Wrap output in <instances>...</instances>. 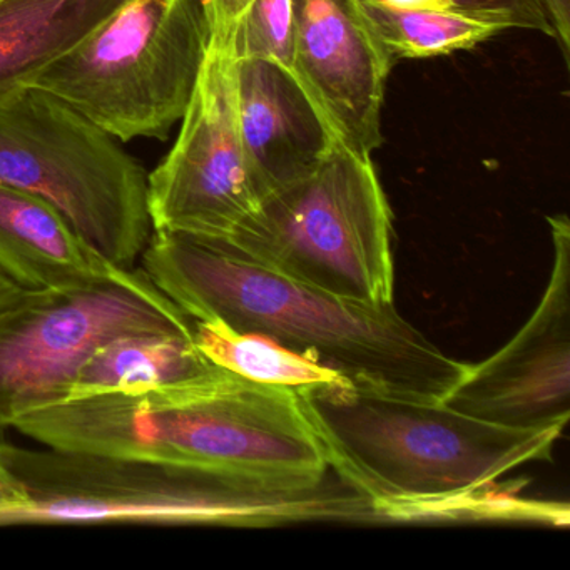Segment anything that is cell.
Here are the masks:
<instances>
[{
  "mask_svg": "<svg viewBox=\"0 0 570 570\" xmlns=\"http://www.w3.org/2000/svg\"><path fill=\"white\" fill-rule=\"evenodd\" d=\"M139 263L195 322L269 336L353 385L443 400L470 368L410 325L393 303L370 305L322 292L215 239L153 232Z\"/></svg>",
  "mask_w": 570,
  "mask_h": 570,
  "instance_id": "obj_1",
  "label": "cell"
},
{
  "mask_svg": "<svg viewBox=\"0 0 570 570\" xmlns=\"http://www.w3.org/2000/svg\"><path fill=\"white\" fill-rule=\"evenodd\" d=\"M330 466L386 520L489 515V490L510 470L552 459L562 430L513 429L346 382L296 390Z\"/></svg>",
  "mask_w": 570,
  "mask_h": 570,
  "instance_id": "obj_2",
  "label": "cell"
},
{
  "mask_svg": "<svg viewBox=\"0 0 570 570\" xmlns=\"http://www.w3.org/2000/svg\"><path fill=\"white\" fill-rule=\"evenodd\" d=\"M14 429L45 446L149 456L275 480H320L328 456L296 390L213 365L191 379L135 393L69 400Z\"/></svg>",
  "mask_w": 570,
  "mask_h": 570,
  "instance_id": "obj_3",
  "label": "cell"
},
{
  "mask_svg": "<svg viewBox=\"0 0 570 570\" xmlns=\"http://www.w3.org/2000/svg\"><path fill=\"white\" fill-rule=\"evenodd\" d=\"M0 462L19 503L0 525L19 523H209L269 525L353 520L355 492L332 473L275 480L149 456L28 449L0 442Z\"/></svg>",
  "mask_w": 570,
  "mask_h": 570,
  "instance_id": "obj_4",
  "label": "cell"
},
{
  "mask_svg": "<svg viewBox=\"0 0 570 570\" xmlns=\"http://www.w3.org/2000/svg\"><path fill=\"white\" fill-rule=\"evenodd\" d=\"M392 233L372 156L338 139L312 175L269 196L215 242L313 288L383 305L395 295Z\"/></svg>",
  "mask_w": 570,
  "mask_h": 570,
  "instance_id": "obj_5",
  "label": "cell"
},
{
  "mask_svg": "<svg viewBox=\"0 0 570 570\" xmlns=\"http://www.w3.org/2000/svg\"><path fill=\"white\" fill-rule=\"evenodd\" d=\"M0 183L51 203L118 268H135L151 239L141 163L121 141L35 86L0 92Z\"/></svg>",
  "mask_w": 570,
  "mask_h": 570,
  "instance_id": "obj_6",
  "label": "cell"
},
{
  "mask_svg": "<svg viewBox=\"0 0 570 570\" xmlns=\"http://www.w3.org/2000/svg\"><path fill=\"white\" fill-rule=\"evenodd\" d=\"M209 42L203 0H128L28 86L118 141L166 139L188 109Z\"/></svg>",
  "mask_w": 570,
  "mask_h": 570,
  "instance_id": "obj_7",
  "label": "cell"
},
{
  "mask_svg": "<svg viewBox=\"0 0 570 570\" xmlns=\"http://www.w3.org/2000/svg\"><path fill=\"white\" fill-rule=\"evenodd\" d=\"M132 332H195L139 266L75 288L21 289L0 309V430L62 402L92 352Z\"/></svg>",
  "mask_w": 570,
  "mask_h": 570,
  "instance_id": "obj_8",
  "label": "cell"
},
{
  "mask_svg": "<svg viewBox=\"0 0 570 570\" xmlns=\"http://www.w3.org/2000/svg\"><path fill=\"white\" fill-rule=\"evenodd\" d=\"M171 151L148 175L153 232L225 239L262 205L242 136L235 58L209 42Z\"/></svg>",
  "mask_w": 570,
  "mask_h": 570,
  "instance_id": "obj_9",
  "label": "cell"
},
{
  "mask_svg": "<svg viewBox=\"0 0 570 570\" xmlns=\"http://www.w3.org/2000/svg\"><path fill=\"white\" fill-rule=\"evenodd\" d=\"M553 262L539 306L505 346L442 400L450 409L513 429H566L570 416V223L550 216Z\"/></svg>",
  "mask_w": 570,
  "mask_h": 570,
  "instance_id": "obj_10",
  "label": "cell"
},
{
  "mask_svg": "<svg viewBox=\"0 0 570 570\" xmlns=\"http://www.w3.org/2000/svg\"><path fill=\"white\" fill-rule=\"evenodd\" d=\"M295 76L336 138L363 156L383 142L382 108L393 59L366 28L355 0H293Z\"/></svg>",
  "mask_w": 570,
  "mask_h": 570,
  "instance_id": "obj_11",
  "label": "cell"
},
{
  "mask_svg": "<svg viewBox=\"0 0 570 570\" xmlns=\"http://www.w3.org/2000/svg\"><path fill=\"white\" fill-rule=\"evenodd\" d=\"M239 136L262 203L312 175L338 141L305 86L288 69L235 59Z\"/></svg>",
  "mask_w": 570,
  "mask_h": 570,
  "instance_id": "obj_12",
  "label": "cell"
},
{
  "mask_svg": "<svg viewBox=\"0 0 570 570\" xmlns=\"http://www.w3.org/2000/svg\"><path fill=\"white\" fill-rule=\"evenodd\" d=\"M111 265L51 203L0 183V273L21 289L91 285Z\"/></svg>",
  "mask_w": 570,
  "mask_h": 570,
  "instance_id": "obj_13",
  "label": "cell"
},
{
  "mask_svg": "<svg viewBox=\"0 0 570 570\" xmlns=\"http://www.w3.org/2000/svg\"><path fill=\"white\" fill-rule=\"evenodd\" d=\"M128 0H0V92L28 86Z\"/></svg>",
  "mask_w": 570,
  "mask_h": 570,
  "instance_id": "obj_14",
  "label": "cell"
},
{
  "mask_svg": "<svg viewBox=\"0 0 570 570\" xmlns=\"http://www.w3.org/2000/svg\"><path fill=\"white\" fill-rule=\"evenodd\" d=\"M209 366L213 363L196 346L195 332L125 333L92 352L76 373L62 402L145 392L191 379Z\"/></svg>",
  "mask_w": 570,
  "mask_h": 570,
  "instance_id": "obj_15",
  "label": "cell"
},
{
  "mask_svg": "<svg viewBox=\"0 0 570 570\" xmlns=\"http://www.w3.org/2000/svg\"><path fill=\"white\" fill-rule=\"evenodd\" d=\"M356 9L386 55L429 59L475 48L505 28L452 12L393 8L383 0H355Z\"/></svg>",
  "mask_w": 570,
  "mask_h": 570,
  "instance_id": "obj_16",
  "label": "cell"
},
{
  "mask_svg": "<svg viewBox=\"0 0 570 570\" xmlns=\"http://www.w3.org/2000/svg\"><path fill=\"white\" fill-rule=\"evenodd\" d=\"M195 342L213 365L263 385L298 390L345 380L269 336L235 332L222 323L195 322Z\"/></svg>",
  "mask_w": 570,
  "mask_h": 570,
  "instance_id": "obj_17",
  "label": "cell"
},
{
  "mask_svg": "<svg viewBox=\"0 0 570 570\" xmlns=\"http://www.w3.org/2000/svg\"><path fill=\"white\" fill-rule=\"evenodd\" d=\"M228 49L235 59L275 62L295 75V2L252 0L236 24Z\"/></svg>",
  "mask_w": 570,
  "mask_h": 570,
  "instance_id": "obj_18",
  "label": "cell"
},
{
  "mask_svg": "<svg viewBox=\"0 0 570 570\" xmlns=\"http://www.w3.org/2000/svg\"><path fill=\"white\" fill-rule=\"evenodd\" d=\"M393 8L452 12L505 29H535L556 38L540 0H383Z\"/></svg>",
  "mask_w": 570,
  "mask_h": 570,
  "instance_id": "obj_19",
  "label": "cell"
},
{
  "mask_svg": "<svg viewBox=\"0 0 570 570\" xmlns=\"http://www.w3.org/2000/svg\"><path fill=\"white\" fill-rule=\"evenodd\" d=\"M252 0H203L212 42L228 48L236 24Z\"/></svg>",
  "mask_w": 570,
  "mask_h": 570,
  "instance_id": "obj_20",
  "label": "cell"
},
{
  "mask_svg": "<svg viewBox=\"0 0 570 570\" xmlns=\"http://www.w3.org/2000/svg\"><path fill=\"white\" fill-rule=\"evenodd\" d=\"M552 24L556 38L562 46L563 55H569V0H540Z\"/></svg>",
  "mask_w": 570,
  "mask_h": 570,
  "instance_id": "obj_21",
  "label": "cell"
},
{
  "mask_svg": "<svg viewBox=\"0 0 570 570\" xmlns=\"http://www.w3.org/2000/svg\"><path fill=\"white\" fill-rule=\"evenodd\" d=\"M19 493L12 483L11 476L6 472L4 465L0 462V517L8 513L9 510L18 507Z\"/></svg>",
  "mask_w": 570,
  "mask_h": 570,
  "instance_id": "obj_22",
  "label": "cell"
},
{
  "mask_svg": "<svg viewBox=\"0 0 570 570\" xmlns=\"http://www.w3.org/2000/svg\"><path fill=\"white\" fill-rule=\"evenodd\" d=\"M19 292H21V288L0 273V309L9 305L18 296Z\"/></svg>",
  "mask_w": 570,
  "mask_h": 570,
  "instance_id": "obj_23",
  "label": "cell"
}]
</instances>
